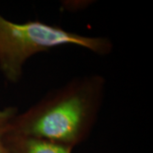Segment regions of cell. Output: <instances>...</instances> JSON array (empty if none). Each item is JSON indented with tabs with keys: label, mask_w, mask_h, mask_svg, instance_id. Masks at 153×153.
Wrapping results in <instances>:
<instances>
[{
	"label": "cell",
	"mask_w": 153,
	"mask_h": 153,
	"mask_svg": "<svg viewBox=\"0 0 153 153\" xmlns=\"http://www.w3.org/2000/svg\"><path fill=\"white\" fill-rule=\"evenodd\" d=\"M106 80L98 73L73 77L18 112L8 133L75 148L92 134L103 107Z\"/></svg>",
	"instance_id": "6da1fadb"
},
{
	"label": "cell",
	"mask_w": 153,
	"mask_h": 153,
	"mask_svg": "<svg viewBox=\"0 0 153 153\" xmlns=\"http://www.w3.org/2000/svg\"><path fill=\"white\" fill-rule=\"evenodd\" d=\"M76 46L106 56L114 48L103 36H87L41 21L12 22L0 14V72L12 84L22 79L24 66L33 56L62 46Z\"/></svg>",
	"instance_id": "7a4b0ae2"
},
{
	"label": "cell",
	"mask_w": 153,
	"mask_h": 153,
	"mask_svg": "<svg viewBox=\"0 0 153 153\" xmlns=\"http://www.w3.org/2000/svg\"><path fill=\"white\" fill-rule=\"evenodd\" d=\"M4 143L9 153H72L74 148L37 137L7 133Z\"/></svg>",
	"instance_id": "3957f363"
},
{
	"label": "cell",
	"mask_w": 153,
	"mask_h": 153,
	"mask_svg": "<svg viewBox=\"0 0 153 153\" xmlns=\"http://www.w3.org/2000/svg\"><path fill=\"white\" fill-rule=\"evenodd\" d=\"M18 112V108L13 105L0 107V153H9L4 146V138L10 130L11 122Z\"/></svg>",
	"instance_id": "277c9868"
}]
</instances>
